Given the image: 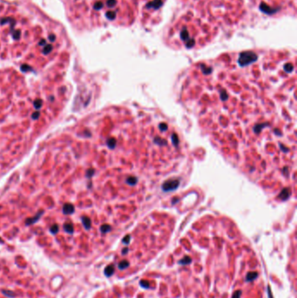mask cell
Wrapping results in <instances>:
<instances>
[{"mask_svg": "<svg viewBox=\"0 0 297 298\" xmlns=\"http://www.w3.org/2000/svg\"><path fill=\"white\" fill-rule=\"evenodd\" d=\"M241 295H242V291H241V290H237V291H235V292L233 294L232 298H240Z\"/></svg>", "mask_w": 297, "mask_h": 298, "instance_id": "5bb4252c", "label": "cell"}, {"mask_svg": "<svg viewBox=\"0 0 297 298\" xmlns=\"http://www.w3.org/2000/svg\"><path fill=\"white\" fill-rule=\"evenodd\" d=\"M269 296L270 295V298H273V296H272V295H271V291H270V289H269Z\"/></svg>", "mask_w": 297, "mask_h": 298, "instance_id": "ffe728a7", "label": "cell"}, {"mask_svg": "<svg viewBox=\"0 0 297 298\" xmlns=\"http://www.w3.org/2000/svg\"><path fill=\"white\" fill-rule=\"evenodd\" d=\"M128 267H129V261H128L124 260V261H121L120 263H118V269L121 270L127 269V268H128Z\"/></svg>", "mask_w": 297, "mask_h": 298, "instance_id": "8992f818", "label": "cell"}, {"mask_svg": "<svg viewBox=\"0 0 297 298\" xmlns=\"http://www.w3.org/2000/svg\"><path fill=\"white\" fill-rule=\"evenodd\" d=\"M140 285H141V287H143V288H145V289H149V288H150L149 282H146V281H141V282H140Z\"/></svg>", "mask_w": 297, "mask_h": 298, "instance_id": "4fadbf2b", "label": "cell"}, {"mask_svg": "<svg viewBox=\"0 0 297 298\" xmlns=\"http://www.w3.org/2000/svg\"><path fill=\"white\" fill-rule=\"evenodd\" d=\"M2 242V239H1V238H0V242Z\"/></svg>", "mask_w": 297, "mask_h": 298, "instance_id": "7402d4cb", "label": "cell"}, {"mask_svg": "<svg viewBox=\"0 0 297 298\" xmlns=\"http://www.w3.org/2000/svg\"><path fill=\"white\" fill-rule=\"evenodd\" d=\"M50 231H51L52 234H57V233L58 232V226L56 225V224L52 225V226L51 227V228H50Z\"/></svg>", "mask_w": 297, "mask_h": 298, "instance_id": "7c38bea8", "label": "cell"}, {"mask_svg": "<svg viewBox=\"0 0 297 298\" xmlns=\"http://www.w3.org/2000/svg\"><path fill=\"white\" fill-rule=\"evenodd\" d=\"M257 276H258V273H257V272H250V273L247 274V276H246V281H247V282H252V281H254Z\"/></svg>", "mask_w": 297, "mask_h": 298, "instance_id": "5b68a950", "label": "cell"}, {"mask_svg": "<svg viewBox=\"0 0 297 298\" xmlns=\"http://www.w3.org/2000/svg\"><path fill=\"white\" fill-rule=\"evenodd\" d=\"M2 293L6 295V296H9V297H14L15 296V293L12 292V291H10V290H5V289H3L2 290Z\"/></svg>", "mask_w": 297, "mask_h": 298, "instance_id": "30bf717a", "label": "cell"}, {"mask_svg": "<svg viewBox=\"0 0 297 298\" xmlns=\"http://www.w3.org/2000/svg\"><path fill=\"white\" fill-rule=\"evenodd\" d=\"M192 262V259L189 257V256H186L184 257L183 259L180 260L179 261V263L181 264V265H187V264H190Z\"/></svg>", "mask_w": 297, "mask_h": 298, "instance_id": "ba28073f", "label": "cell"}, {"mask_svg": "<svg viewBox=\"0 0 297 298\" xmlns=\"http://www.w3.org/2000/svg\"><path fill=\"white\" fill-rule=\"evenodd\" d=\"M43 215V212L42 211H40L37 215H35L34 217H32V218H29V219H27L26 220V221H25V224L26 225H31V224H33V223H35L36 221H39V219L40 218V216Z\"/></svg>", "mask_w": 297, "mask_h": 298, "instance_id": "7a4b0ae2", "label": "cell"}, {"mask_svg": "<svg viewBox=\"0 0 297 298\" xmlns=\"http://www.w3.org/2000/svg\"><path fill=\"white\" fill-rule=\"evenodd\" d=\"M74 207L70 203H66L63 207V212L65 215H71L74 212Z\"/></svg>", "mask_w": 297, "mask_h": 298, "instance_id": "6da1fadb", "label": "cell"}, {"mask_svg": "<svg viewBox=\"0 0 297 298\" xmlns=\"http://www.w3.org/2000/svg\"><path fill=\"white\" fill-rule=\"evenodd\" d=\"M30 68L28 67V66H25V65H24L22 67H21V70H23L24 72H25V71H27V70H29Z\"/></svg>", "mask_w": 297, "mask_h": 298, "instance_id": "d6986e66", "label": "cell"}, {"mask_svg": "<svg viewBox=\"0 0 297 298\" xmlns=\"http://www.w3.org/2000/svg\"><path fill=\"white\" fill-rule=\"evenodd\" d=\"M94 173V170L93 169H89L88 171H87V173H86V175H87V177L88 178H90V177H92V175Z\"/></svg>", "mask_w": 297, "mask_h": 298, "instance_id": "9a60e30c", "label": "cell"}, {"mask_svg": "<svg viewBox=\"0 0 297 298\" xmlns=\"http://www.w3.org/2000/svg\"><path fill=\"white\" fill-rule=\"evenodd\" d=\"M114 273V266L113 265H108L105 269V275L106 276H111Z\"/></svg>", "mask_w": 297, "mask_h": 298, "instance_id": "3957f363", "label": "cell"}, {"mask_svg": "<svg viewBox=\"0 0 297 298\" xmlns=\"http://www.w3.org/2000/svg\"><path fill=\"white\" fill-rule=\"evenodd\" d=\"M42 104H43V102H42V100L40 99H38V100H36L33 102V106H34V107L36 109H40L41 106H42Z\"/></svg>", "mask_w": 297, "mask_h": 298, "instance_id": "9c48e42d", "label": "cell"}, {"mask_svg": "<svg viewBox=\"0 0 297 298\" xmlns=\"http://www.w3.org/2000/svg\"><path fill=\"white\" fill-rule=\"evenodd\" d=\"M129 241H130V235H127V236L124 238L123 242L126 243V244H128V243H129Z\"/></svg>", "mask_w": 297, "mask_h": 298, "instance_id": "ac0fdd59", "label": "cell"}, {"mask_svg": "<svg viewBox=\"0 0 297 298\" xmlns=\"http://www.w3.org/2000/svg\"><path fill=\"white\" fill-rule=\"evenodd\" d=\"M64 228H65V230H66L67 233H69V234L73 233V230H74L72 224V223H69V222H68V223H66V224L64 225Z\"/></svg>", "mask_w": 297, "mask_h": 298, "instance_id": "52a82bcc", "label": "cell"}, {"mask_svg": "<svg viewBox=\"0 0 297 298\" xmlns=\"http://www.w3.org/2000/svg\"><path fill=\"white\" fill-rule=\"evenodd\" d=\"M123 250H124V251H122V254H127V250H128V249H124Z\"/></svg>", "mask_w": 297, "mask_h": 298, "instance_id": "44dd1931", "label": "cell"}, {"mask_svg": "<svg viewBox=\"0 0 297 298\" xmlns=\"http://www.w3.org/2000/svg\"><path fill=\"white\" fill-rule=\"evenodd\" d=\"M39 115H40L39 112H35L32 113V119H33V120H37V119L39 118Z\"/></svg>", "mask_w": 297, "mask_h": 298, "instance_id": "2e32d148", "label": "cell"}, {"mask_svg": "<svg viewBox=\"0 0 297 298\" xmlns=\"http://www.w3.org/2000/svg\"><path fill=\"white\" fill-rule=\"evenodd\" d=\"M100 230H101V232H103V233H107V232H109V231L111 230V226H109V225H107V224H105V225L101 226Z\"/></svg>", "mask_w": 297, "mask_h": 298, "instance_id": "8fae6325", "label": "cell"}, {"mask_svg": "<svg viewBox=\"0 0 297 298\" xmlns=\"http://www.w3.org/2000/svg\"><path fill=\"white\" fill-rule=\"evenodd\" d=\"M51 46H50V45L45 46V51H44L45 54H48V53L51 51Z\"/></svg>", "mask_w": 297, "mask_h": 298, "instance_id": "e0dca14e", "label": "cell"}, {"mask_svg": "<svg viewBox=\"0 0 297 298\" xmlns=\"http://www.w3.org/2000/svg\"><path fill=\"white\" fill-rule=\"evenodd\" d=\"M82 222H83V225L85 226V228L86 229H90L92 222H91V220L89 219V217H87V216L82 217Z\"/></svg>", "mask_w": 297, "mask_h": 298, "instance_id": "277c9868", "label": "cell"}]
</instances>
